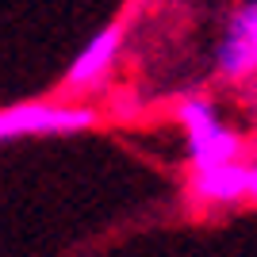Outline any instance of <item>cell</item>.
Masks as SVG:
<instances>
[{"label": "cell", "mask_w": 257, "mask_h": 257, "mask_svg": "<svg viewBox=\"0 0 257 257\" xmlns=\"http://www.w3.org/2000/svg\"><path fill=\"white\" fill-rule=\"evenodd\" d=\"M177 119L184 127V142H188V165L192 169H211V165H223V161L242 158V142L223 119H219V107L204 96H188L177 107Z\"/></svg>", "instance_id": "6da1fadb"}, {"label": "cell", "mask_w": 257, "mask_h": 257, "mask_svg": "<svg viewBox=\"0 0 257 257\" xmlns=\"http://www.w3.org/2000/svg\"><path fill=\"white\" fill-rule=\"evenodd\" d=\"M96 123V111L85 104H12L0 107V142L12 139H54V135H77Z\"/></svg>", "instance_id": "7a4b0ae2"}, {"label": "cell", "mask_w": 257, "mask_h": 257, "mask_svg": "<svg viewBox=\"0 0 257 257\" xmlns=\"http://www.w3.org/2000/svg\"><path fill=\"white\" fill-rule=\"evenodd\" d=\"M123 39H127V23H123V20L107 23L100 35H92L88 46L77 54L73 65L65 69L62 88H58V92H62V96H69V92H77V96L96 92L107 77H111V69H115L119 54H123Z\"/></svg>", "instance_id": "3957f363"}, {"label": "cell", "mask_w": 257, "mask_h": 257, "mask_svg": "<svg viewBox=\"0 0 257 257\" xmlns=\"http://www.w3.org/2000/svg\"><path fill=\"white\" fill-rule=\"evenodd\" d=\"M196 204L204 207H238V204H257V161H223L211 169H192L188 184Z\"/></svg>", "instance_id": "277c9868"}, {"label": "cell", "mask_w": 257, "mask_h": 257, "mask_svg": "<svg viewBox=\"0 0 257 257\" xmlns=\"http://www.w3.org/2000/svg\"><path fill=\"white\" fill-rule=\"evenodd\" d=\"M215 73L223 81H246L257 73V0L234 8L226 35L215 46Z\"/></svg>", "instance_id": "5b68a950"}]
</instances>
